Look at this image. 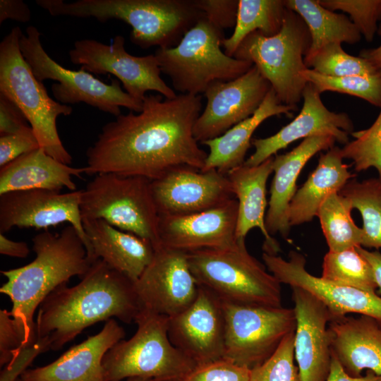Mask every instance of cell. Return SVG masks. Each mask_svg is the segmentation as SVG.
I'll use <instances>...</instances> for the list:
<instances>
[{
  "mask_svg": "<svg viewBox=\"0 0 381 381\" xmlns=\"http://www.w3.org/2000/svg\"><path fill=\"white\" fill-rule=\"evenodd\" d=\"M164 97L146 95L140 112L130 111L106 123L86 151L85 174L113 173L152 181L179 167L202 170L207 153L193 135L201 95Z\"/></svg>",
  "mask_w": 381,
  "mask_h": 381,
  "instance_id": "obj_1",
  "label": "cell"
},
{
  "mask_svg": "<svg viewBox=\"0 0 381 381\" xmlns=\"http://www.w3.org/2000/svg\"><path fill=\"white\" fill-rule=\"evenodd\" d=\"M140 310L133 282L98 259L78 284L61 285L42 302L36 339H46L57 351L92 325L113 318L131 323Z\"/></svg>",
  "mask_w": 381,
  "mask_h": 381,
  "instance_id": "obj_2",
  "label": "cell"
},
{
  "mask_svg": "<svg viewBox=\"0 0 381 381\" xmlns=\"http://www.w3.org/2000/svg\"><path fill=\"white\" fill-rule=\"evenodd\" d=\"M32 241L36 257L31 262L1 271L7 281L0 292L12 302L10 312L23 338L24 349L36 341L33 318L42 302L71 277L82 278L92 264L79 233L71 224L60 233L44 230Z\"/></svg>",
  "mask_w": 381,
  "mask_h": 381,
  "instance_id": "obj_3",
  "label": "cell"
},
{
  "mask_svg": "<svg viewBox=\"0 0 381 381\" xmlns=\"http://www.w3.org/2000/svg\"><path fill=\"white\" fill-rule=\"evenodd\" d=\"M40 6L53 16L123 21L132 28L131 42L142 49L176 46L205 16L196 0H42Z\"/></svg>",
  "mask_w": 381,
  "mask_h": 381,
  "instance_id": "obj_4",
  "label": "cell"
},
{
  "mask_svg": "<svg viewBox=\"0 0 381 381\" xmlns=\"http://www.w3.org/2000/svg\"><path fill=\"white\" fill-rule=\"evenodd\" d=\"M198 285L221 301L238 304L282 307L281 283L248 251L245 241L217 249L188 253Z\"/></svg>",
  "mask_w": 381,
  "mask_h": 381,
  "instance_id": "obj_5",
  "label": "cell"
},
{
  "mask_svg": "<svg viewBox=\"0 0 381 381\" xmlns=\"http://www.w3.org/2000/svg\"><path fill=\"white\" fill-rule=\"evenodd\" d=\"M169 318L141 309L138 328L128 340L121 339L102 360L104 381L140 377L152 381H182L197 364L176 348L168 335Z\"/></svg>",
  "mask_w": 381,
  "mask_h": 381,
  "instance_id": "obj_6",
  "label": "cell"
},
{
  "mask_svg": "<svg viewBox=\"0 0 381 381\" xmlns=\"http://www.w3.org/2000/svg\"><path fill=\"white\" fill-rule=\"evenodd\" d=\"M224 39L223 30L204 16L176 46L157 48L154 54L161 72L169 77L176 90L198 95L212 83L234 80L253 66L226 55L221 49Z\"/></svg>",
  "mask_w": 381,
  "mask_h": 381,
  "instance_id": "obj_7",
  "label": "cell"
},
{
  "mask_svg": "<svg viewBox=\"0 0 381 381\" xmlns=\"http://www.w3.org/2000/svg\"><path fill=\"white\" fill-rule=\"evenodd\" d=\"M22 34L20 28L14 27L0 42V93L23 112L40 148L69 165L72 156L60 139L56 119L60 115L71 114L73 108L50 97L43 83L37 79L20 49Z\"/></svg>",
  "mask_w": 381,
  "mask_h": 381,
  "instance_id": "obj_8",
  "label": "cell"
},
{
  "mask_svg": "<svg viewBox=\"0 0 381 381\" xmlns=\"http://www.w3.org/2000/svg\"><path fill=\"white\" fill-rule=\"evenodd\" d=\"M310 44L306 24L298 14L286 7L283 25L277 35L266 37L259 31L249 34L233 57L252 62L270 83L280 102L297 109L307 83L301 72L308 68L304 57Z\"/></svg>",
  "mask_w": 381,
  "mask_h": 381,
  "instance_id": "obj_9",
  "label": "cell"
},
{
  "mask_svg": "<svg viewBox=\"0 0 381 381\" xmlns=\"http://www.w3.org/2000/svg\"><path fill=\"white\" fill-rule=\"evenodd\" d=\"M83 219H102L111 225L159 245V215L151 180L135 176L102 173L82 189Z\"/></svg>",
  "mask_w": 381,
  "mask_h": 381,
  "instance_id": "obj_10",
  "label": "cell"
},
{
  "mask_svg": "<svg viewBox=\"0 0 381 381\" xmlns=\"http://www.w3.org/2000/svg\"><path fill=\"white\" fill-rule=\"evenodd\" d=\"M40 36L36 27L28 26L26 35L23 33L20 38V49L38 80L57 82L51 86L55 100L66 105L84 102L116 117L121 114V107L133 112L142 111L143 102L124 91L119 80L107 84L81 68L73 71L58 64L44 50Z\"/></svg>",
  "mask_w": 381,
  "mask_h": 381,
  "instance_id": "obj_11",
  "label": "cell"
},
{
  "mask_svg": "<svg viewBox=\"0 0 381 381\" xmlns=\"http://www.w3.org/2000/svg\"><path fill=\"white\" fill-rule=\"evenodd\" d=\"M222 308L224 358L250 370L265 362L284 337L296 329L294 308L225 301H222Z\"/></svg>",
  "mask_w": 381,
  "mask_h": 381,
  "instance_id": "obj_12",
  "label": "cell"
},
{
  "mask_svg": "<svg viewBox=\"0 0 381 381\" xmlns=\"http://www.w3.org/2000/svg\"><path fill=\"white\" fill-rule=\"evenodd\" d=\"M121 35L109 45L95 40H77L68 52L70 61L95 74H111L122 83L126 92L143 102L147 91H155L164 98L176 97L174 90L161 78V69L154 54L135 56L124 47Z\"/></svg>",
  "mask_w": 381,
  "mask_h": 381,
  "instance_id": "obj_13",
  "label": "cell"
},
{
  "mask_svg": "<svg viewBox=\"0 0 381 381\" xmlns=\"http://www.w3.org/2000/svg\"><path fill=\"white\" fill-rule=\"evenodd\" d=\"M81 193L82 189L67 193L30 189L0 195V233L4 234L13 227L47 230L67 222L79 233L87 258L93 263L95 260L80 214Z\"/></svg>",
  "mask_w": 381,
  "mask_h": 381,
  "instance_id": "obj_14",
  "label": "cell"
},
{
  "mask_svg": "<svg viewBox=\"0 0 381 381\" xmlns=\"http://www.w3.org/2000/svg\"><path fill=\"white\" fill-rule=\"evenodd\" d=\"M271 87L254 65L234 80L212 83L204 92L205 107L194 123L195 140L202 143L217 138L251 116Z\"/></svg>",
  "mask_w": 381,
  "mask_h": 381,
  "instance_id": "obj_15",
  "label": "cell"
},
{
  "mask_svg": "<svg viewBox=\"0 0 381 381\" xmlns=\"http://www.w3.org/2000/svg\"><path fill=\"white\" fill-rule=\"evenodd\" d=\"M133 284L141 309L168 318L189 307L199 287L188 253L162 246L155 248L152 262Z\"/></svg>",
  "mask_w": 381,
  "mask_h": 381,
  "instance_id": "obj_16",
  "label": "cell"
},
{
  "mask_svg": "<svg viewBox=\"0 0 381 381\" xmlns=\"http://www.w3.org/2000/svg\"><path fill=\"white\" fill-rule=\"evenodd\" d=\"M262 260L267 270L281 284L304 289L323 303L332 320L356 313L373 318L381 324V296L378 294L337 284L311 274L306 268L305 257L294 250L289 253L288 260L265 252Z\"/></svg>",
  "mask_w": 381,
  "mask_h": 381,
  "instance_id": "obj_17",
  "label": "cell"
},
{
  "mask_svg": "<svg viewBox=\"0 0 381 381\" xmlns=\"http://www.w3.org/2000/svg\"><path fill=\"white\" fill-rule=\"evenodd\" d=\"M159 215L191 214L216 207L234 198L226 175L216 169H173L151 181Z\"/></svg>",
  "mask_w": 381,
  "mask_h": 381,
  "instance_id": "obj_18",
  "label": "cell"
},
{
  "mask_svg": "<svg viewBox=\"0 0 381 381\" xmlns=\"http://www.w3.org/2000/svg\"><path fill=\"white\" fill-rule=\"evenodd\" d=\"M198 286L193 303L168 320L171 342L197 365L224 358L225 339L222 301Z\"/></svg>",
  "mask_w": 381,
  "mask_h": 381,
  "instance_id": "obj_19",
  "label": "cell"
},
{
  "mask_svg": "<svg viewBox=\"0 0 381 381\" xmlns=\"http://www.w3.org/2000/svg\"><path fill=\"white\" fill-rule=\"evenodd\" d=\"M238 207V200L233 198L198 213L159 215L158 246L187 253L229 247L236 241Z\"/></svg>",
  "mask_w": 381,
  "mask_h": 381,
  "instance_id": "obj_20",
  "label": "cell"
},
{
  "mask_svg": "<svg viewBox=\"0 0 381 381\" xmlns=\"http://www.w3.org/2000/svg\"><path fill=\"white\" fill-rule=\"evenodd\" d=\"M302 98V109L291 122L270 137L252 140L255 152L245 161V165H258L301 138L329 135L340 144L349 142V135L353 132L354 127L347 114L329 111L310 83H306Z\"/></svg>",
  "mask_w": 381,
  "mask_h": 381,
  "instance_id": "obj_21",
  "label": "cell"
},
{
  "mask_svg": "<svg viewBox=\"0 0 381 381\" xmlns=\"http://www.w3.org/2000/svg\"><path fill=\"white\" fill-rule=\"evenodd\" d=\"M296 327L294 354L301 381H326L332 362L327 308L313 294L292 287Z\"/></svg>",
  "mask_w": 381,
  "mask_h": 381,
  "instance_id": "obj_22",
  "label": "cell"
},
{
  "mask_svg": "<svg viewBox=\"0 0 381 381\" xmlns=\"http://www.w3.org/2000/svg\"><path fill=\"white\" fill-rule=\"evenodd\" d=\"M125 331L114 319L107 320L102 330L75 345L52 363L25 370L22 381H104L102 360Z\"/></svg>",
  "mask_w": 381,
  "mask_h": 381,
  "instance_id": "obj_23",
  "label": "cell"
},
{
  "mask_svg": "<svg viewBox=\"0 0 381 381\" xmlns=\"http://www.w3.org/2000/svg\"><path fill=\"white\" fill-rule=\"evenodd\" d=\"M335 143V138L329 135L309 137L303 139L291 151L274 157V174L265 217L266 228L271 236L279 233L284 238L288 237L291 228L289 205L298 190L296 181L301 171L316 153L329 150Z\"/></svg>",
  "mask_w": 381,
  "mask_h": 381,
  "instance_id": "obj_24",
  "label": "cell"
},
{
  "mask_svg": "<svg viewBox=\"0 0 381 381\" xmlns=\"http://www.w3.org/2000/svg\"><path fill=\"white\" fill-rule=\"evenodd\" d=\"M332 354L351 376L367 369L381 376V324L373 318L346 315L328 324Z\"/></svg>",
  "mask_w": 381,
  "mask_h": 381,
  "instance_id": "obj_25",
  "label": "cell"
},
{
  "mask_svg": "<svg viewBox=\"0 0 381 381\" xmlns=\"http://www.w3.org/2000/svg\"><path fill=\"white\" fill-rule=\"evenodd\" d=\"M95 260L109 266L135 282L152 262L151 242L121 230L102 219H83Z\"/></svg>",
  "mask_w": 381,
  "mask_h": 381,
  "instance_id": "obj_26",
  "label": "cell"
},
{
  "mask_svg": "<svg viewBox=\"0 0 381 381\" xmlns=\"http://www.w3.org/2000/svg\"><path fill=\"white\" fill-rule=\"evenodd\" d=\"M273 160L274 156L256 166L243 164L229 171L226 176L238 204L236 239L245 241L251 229L258 228L265 238L264 252L277 255L279 246L267 230L265 215L266 186L273 172Z\"/></svg>",
  "mask_w": 381,
  "mask_h": 381,
  "instance_id": "obj_27",
  "label": "cell"
},
{
  "mask_svg": "<svg viewBox=\"0 0 381 381\" xmlns=\"http://www.w3.org/2000/svg\"><path fill=\"white\" fill-rule=\"evenodd\" d=\"M83 174H85V167H70L38 148L0 168V195L30 189L76 190L73 177Z\"/></svg>",
  "mask_w": 381,
  "mask_h": 381,
  "instance_id": "obj_28",
  "label": "cell"
},
{
  "mask_svg": "<svg viewBox=\"0 0 381 381\" xmlns=\"http://www.w3.org/2000/svg\"><path fill=\"white\" fill-rule=\"evenodd\" d=\"M296 109L282 104L271 87L257 111L250 117L229 129L222 135L202 144L210 152L201 171L216 169L226 175L231 169L245 162L246 155L250 147L251 137L256 128L267 119L286 114L291 116Z\"/></svg>",
  "mask_w": 381,
  "mask_h": 381,
  "instance_id": "obj_29",
  "label": "cell"
},
{
  "mask_svg": "<svg viewBox=\"0 0 381 381\" xmlns=\"http://www.w3.org/2000/svg\"><path fill=\"white\" fill-rule=\"evenodd\" d=\"M341 148L334 146L322 153L316 169L297 190L289 209L290 226L310 222L324 200L332 193H339L347 182L356 177L343 162Z\"/></svg>",
  "mask_w": 381,
  "mask_h": 381,
  "instance_id": "obj_30",
  "label": "cell"
},
{
  "mask_svg": "<svg viewBox=\"0 0 381 381\" xmlns=\"http://www.w3.org/2000/svg\"><path fill=\"white\" fill-rule=\"evenodd\" d=\"M285 6L298 14L311 37L310 55L332 42L353 44L361 39L358 28L346 15L323 7L319 0H284Z\"/></svg>",
  "mask_w": 381,
  "mask_h": 381,
  "instance_id": "obj_31",
  "label": "cell"
},
{
  "mask_svg": "<svg viewBox=\"0 0 381 381\" xmlns=\"http://www.w3.org/2000/svg\"><path fill=\"white\" fill-rule=\"evenodd\" d=\"M285 11L284 0H238L234 32L222 42L224 53L233 57L241 42L255 31L266 37L277 35L282 28Z\"/></svg>",
  "mask_w": 381,
  "mask_h": 381,
  "instance_id": "obj_32",
  "label": "cell"
},
{
  "mask_svg": "<svg viewBox=\"0 0 381 381\" xmlns=\"http://www.w3.org/2000/svg\"><path fill=\"white\" fill-rule=\"evenodd\" d=\"M352 210L351 200L339 193H332L320 205L317 217L329 251L339 252L361 246L363 230L354 223Z\"/></svg>",
  "mask_w": 381,
  "mask_h": 381,
  "instance_id": "obj_33",
  "label": "cell"
},
{
  "mask_svg": "<svg viewBox=\"0 0 381 381\" xmlns=\"http://www.w3.org/2000/svg\"><path fill=\"white\" fill-rule=\"evenodd\" d=\"M348 198L363 219V248H381V180H349L339 192Z\"/></svg>",
  "mask_w": 381,
  "mask_h": 381,
  "instance_id": "obj_34",
  "label": "cell"
},
{
  "mask_svg": "<svg viewBox=\"0 0 381 381\" xmlns=\"http://www.w3.org/2000/svg\"><path fill=\"white\" fill-rule=\"evenodd\" d=\"M322 268L320 277L328 282L377 294L372 267L356 247L339 252L328 251Z\"/></svg>",
  "mask_w": 381,
  "mask_h": 381,
  "instance_id": "obj_35",
  "label": "cell"
},
{
  "mask_svg": "<svg viewBox=\"0 0 381 381\" xmlns=\"http://www.w3.org/2000/svg\"><path fill=\"white\" fill-rule=\"evenodd\" d=\"M301 75L307 83H311L320 94L325 91L347 94L381 107V71L370 75L330 77L306 68L301 72Z\"/></svg>",
  "mask_w": 381,
  "mask_h": 381,
  "instance_id": "obj_36",
  "label": "cell"
},
{
  "mask_svg": "<svg viewBox=\"0 0 381 381\" xmlns=\"http://www.w3.org/2000/svg\"><path fill=\"white\" fill-rule=\"evenodd\" d=\"M308 68L330 77L374 75L380 70L360 56L346 53L339 42L329 43L304 57Z\"/></svg>",
  "mask_w": 381,
  "mask_h": 381,
  "instance_id": "obj_37",
  "label": "cell"
},
{
  "mask_svg": "<svg viewBox=\"0 0 381 381\" xmlns=\"http://www.w3.org/2000/svg\"><path fill=\"white\" fill-rule=\"evenodd\" d=\"M351 135L354 140L341 148L344 159H351L357 172L374 167L381 180V109L371 126Z\"/></svg>",
  "mask_w": 381,
  "mask_h": 381,
  "instance_id": "obj_38",
  "label": "cell"
},
{
  "mask_svg": "<svg viewBox=\"0 0 381 381\" xmlns=\"http://www.w3.org/2000/svg\"><path fill=\"white\" fill-rule=\"evenodd\" d=\"M294 336L295 331L287 334L265 362L251 370V381H301L294 363Z\"/></svg>",
  "mask_w": 381,
  "mask_h": 381,
  "instance_id": "obj_39",
  "label": "cell"
},
{
  "mask_svg": "<svg viewBox=\"0 0 381 381\" xmlns=\"http://www.w3.org/2000/svg\"><path fill=\"white\" fill-rule=\"evenodd\" d=\"M332 11L341 10L349 13L351 21L368 42L377 32V22L381 20V0H319Z\"/></svg>",
  "mask_w": 381,
  "mask_h": 381,
  "instance_id": "obj_40",
  "label": "cell"
},
{
  "mask_svg": "<svg viewBox=\"0 0 381 381\" xmlns=\"http://www.w3.org/2000/svg\"><path fill=\"white\" fill-rule=\"evenodd\" d=\"M182 381H251V370L222 358L197 365Z\"/></svg>",
  "mask_w": 381,
  "mask_h": 381,
  "instance_id": "obj_41",
  "label": "cell"
},
{
  "mask_svg": "<svg viewBox=\"0 0 381 381\" xmlns=\"http://www.w3.org/2000/svg\"><path fill=\"white\" fill-rule=\"evenodd\" d=\"M40 148L31 126L0 136V168L20 156Z\"/></svg>",
  "mask_w": 381,
  "mask_h": 381,
  "instance_id": "obj_42",
  "label": "cell"
},
{
  "mask_svg": "<svg viewBox=\"0 0 381 381\" xmlns=\"http://www.w3.org/2000/svg\"><path fill=\"white\" fill-rule=\"evenodd\" d=\"M24 349V343L11 312L0 310V365L9 363Z\"/></svg>",
  "mask_w": 381,
  "mask_h": 381,
  "instance_id": "obj_43",
  "label": "cell"
},
{
  "mask_svg": "<svg viewBox=\"0 0 381 381\" xmlns=\"http://www.w3.org/2000/svg\"><path fill=\"white\" fill-rule=\"evenodd\" d=\"M205 17L223 30L236 23L238 0H196Z\"/></svg>",
  "mask_w": 381,
  "mask_h": 381,
  "instance_id": "obj_44",
  "label": "cell"
},
{
  "mask_svg": "<svg viewBox=\"0 0 381 381\" xmlns=\"http://www.w3.org/2000/svg\"><path fill=\"white\" fill-rule=\"evenodd\" d=\"M21 109L6 95L0 93V135L14 133L28 126Z\"/></svg>",
  "mask_w": 381,
  "mask_h": 381,
  "instance_id": "obj_45",
  "label": "cell"
},
{
  "mask_svg": "<svg viewBox=\"0 0 381 381\" xmlns=\"http://www.w3.org/2000/svg\"><path fill=\"white\" fill-rule=\"evenodd\" d=\"M7 19L26 23L31 19V11L22 0H0V24Z\"/></svg>",
  "mask_w": 381,
  "mask_h": 381,
  "instance_id": "obj_46",
  "label": "cell"
},
{
  "mask_svg": "<svg viewBox=\"0 0 381 381\" xmlns=\"http://www.w3.org/2000/svg\"><path fill=\"white\" fill-rule=\"evenodd\" d=\"M326 381H381V376L368 370L364 376L353 377L342 368L338 360L332 354L329 373Z\"/></svg>",
  "mask_w": 381,
  "mask_h": 381,
  "instance_id": "obj_47",
  "label": "cell"
},
{
  "mask_svg": "<svg viewBox=\"0 0 381 381\" xmlns=\"http://www.w3.org/2000/svg\"><path fill=\"white\" fill-rule=\"evenodd\" d=\"M29 253L30 249L27 243L13 241L0 233V253L1 255L25 258Z\"/></svg>",
  "mask_w": 381,
  "mask_h": 381,
  "instance_id": "obj_48",
  "label": "cell"
},
{
  "mask_svg": "<svg viewBox=\"0 0 381 381\" xmlns=\"http://www.w3.org/2000/svg\"><path fill=\"white\" fill-rule=\"evenodd\" d=\"M356 248L370 265L377 286L378 295L381 296V253L378 250L370 251L361 246Z\"/></svg>",
  "mask_w": 381,
  "mask_h": 381,
  "instance_id": "obj_49",
  "label": "cell"
},
{
  "mask_svg": "<svg viewBox=\"0 0 381 381\" xmlns=\"http://www.w3.org/2000/svg\"><path fill=\"white\" fill-rule=\"evenodd\" d=\"M377 33L381 36V28L377 30ZM359 56L365 59L377 69L381 71V44L375 48L363 49L360 52Z\"/></svg>",
  "mask_w": 381,
  "mask_h": 381,
  "instance_id": "obj_50",
  "label": "cell"
},
{
  "mask_svg": "<svg viewBox=\"0 0 381 381\" xmlns=\"http://www.w3.org/2000/svg\"><path fill=\"white\" fill-rule=\"evenodd\" d=\"M126 381H152L149 379L140 377H131L126 379Z\"/></svg>",
  "mask_w": 381,
  "mask_h": 381,
  "instance_id": "obj_51",
  "label": "cell"
},
{
  "mask_svg": "<svg viewBox=\"0 0 381 381\" xmlns=\"http://www.w3.org/2000/svg\"><path fill=\"white\" fill-rule=\"evenodd\" d=\"M16 381H22L21 379L19 377L18 379H17Z\"/></svg>",
  "mask_w": 381,
  "mask_h": 381,
  "instance_id": "obj_52",
  "label": "cell"
}]
</instances>
